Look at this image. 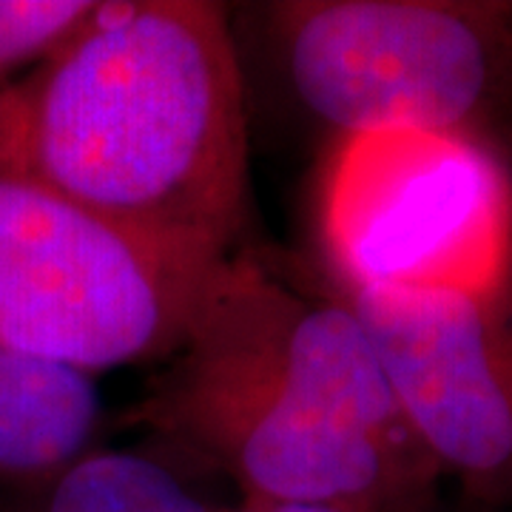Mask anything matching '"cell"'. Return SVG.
Returning a JSON list of instances; mask_svg holds the SVG:
<instances>
[{
  "instance_id": "1",
  "label": "cell",
  "mask_w": 512,
  "mask_h": 512,
  "mask_svg": "<svg viewBox=\"0 0 512 512\" xmlns=\"http://www.w3.org/2000/svg\"><path fill=\"white\" fill-rule=\"evenodd\" d=\"M0 174L205 259L248 220V123L225 6L100 0L26 80L0 89Z\"/></svg>"
},
{
  "instance_id": "2",
  "label": "cell",
  "mask_w": 512,
  "mask_h": 512,
  "mask_svg": "<svg viewBox=\"0 0 512 512\" xmlns=\"http://www.w3.org/2000/svg\"><path fill=\"white\" fill-rule=\"evenodd\" d=\"M131 424L217 467L251 501L410 512L439 476L348 302L293 291L237 251Z\"/></svg>"
},
{
  "instance_id": "3",
  "label": "cell",
  "mask_w": 512,
  "mask_h": 512,
  "mask_svg": "<svg viewBox=\"0 0 512 512\" xmlns=\"http://www.w3.org/2000/svg\"><path fill=\"white\" fill-rule=\"evenodd\" d=\"M222 262L0 174V350L89 376L171 359Z\"/></svg>"
},
{
  "instance_id": "4",
  "label": "cell",
  "mask_w": 512,
  "mask_h": 512,
  "mask_svg": "<svg viewBox=\"0 0 512 512\" xmlns=\"http://www.w3.org/2000/svg\"><path fill=\"white\" fill-rule=\"evenodd\" d=\"M268 20L296 100L339 137L484 143L510 92L512 3L288 0L268 6Z\"/></svg>"
},
{
  "instance_id": "5",
  "label": "cell",
  "mask_w": 512,
  "mask_h": 512,
  "mask_svg": "<svg viewBox=\"0 0 512 512\" xmlns=\"http://www.w3.org/2000/svg\"><path fill=\"white\" fill-rule=\"evenodd\" d=\"M319 225L345 293L481 288L512 276V185L478 140L339 137Z\"/></svg>"
},
{
  "instance_id": "6",
  "label": "cell",
  "mask_w": 512,
  "mask_h": 512,
  "mask_svg": "<svg viewBox=\"0 0 512 512\" xmlns=\"http://www.w3.org/2000/svg\"><path fill=\"white\" fill-rule=\"evenodd\" d=\"M342 299L362 319L433 467L473 495L512 501V276Z\"/></svg>"
},
{
  "instance_id": "7",
  "label": "cell",
  "mask_w": 512,
  "mask_h": 512,
  "mask_svg": "<svg viewBox=\"0 0 512 512\" xmlns=\"http://www.w3.org/2000/svg\"><path fill=\"white\" fill-rule=\"evenodd\" d=\"M100 390L89 373L0 350V478H52L89 453Z\"/></svg>"
},
{
  "instance_id": "8",
  "label": "cell",
  "mask_w": 512,
  "mask_h": 512,
  "mask_svg": "<svg viewBox=\"0 0 512 512\" xmlns=\"http://www.w3.org/2000/svg\"><path fill=\"white\" fill-rule=\"evenodd\" d=\"M32 512H220L143 453H86L49 481Z\"/></svg>"
},
{
  "instance_id": "9",
  "label": "cell",
  "mask_w": 512,
  "mask_h": 512,
  "mask_svg": "<svg viewBox=\"0 0 512 512\" xmlns=\"http://www.w3.org/2000/svg\"><path fill=\"white\" fill-rule=\"evenodd\" d=\"M100 0H0V89L26 66L63 52L94 18Z\"/></svg>"
},
{
  "instance_id": "10",
  "label": "cell",
  "mask_w": 512,
  "mask_h": 512,
  "mask_svg": "<svg viewBox=\"0 0 512 512\" xmlns=\"http://www.w3.org/2000/svg\"><path fill=\"white\" fill-rule=\"evenodd\" d=\"M254 504L259 512H353L333 504H276V501H254Z\"/></svg>"
}]
</instances>
